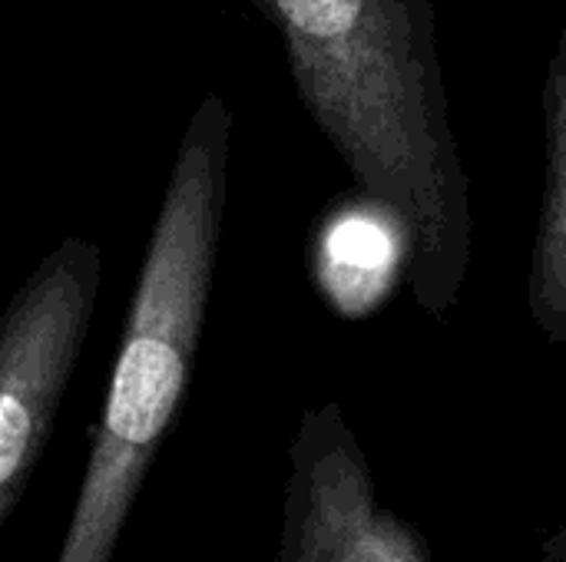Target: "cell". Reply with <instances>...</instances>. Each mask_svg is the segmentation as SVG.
<instances>
[{"label":"cell","instance_id":"3957f363","mask_svg":"<svg viewBox=\"0 0 566 562\" xmlns=\"http://www.w3.org/2000/svg\"><path fill=\"white\" fill-rule=\"evenodd\" d=\"M99 282L103 248L63 238L0 315V530L53 437Z\"/></svg>","mask_w":566,"mask_h":562},{"label":"cell","instance_id":"7a4b0ae2","mask_svg":"<svg viewBox=\"0 0 566 562\" xmlns=\"http://www.w3.org/2000/svg\"><path fill=\"white\" fill-rule=\"evenodd\" d=\"M229 142L232 109L209 93L172 159L56 562H113L139 487L186 401L212 298Z\"/></svg>","mask_w":566,"mask_h":562},{"label":"cell","instance_id":"5b68a950","mask_svg":"<svg viewBox=\"0 0 566 562\" xmlns=\"http://www.w3.org/2000/svg\"><path fill=\"white\" fill-rule=\"evenodd\" d=\"M544 129H547V172L537 238L531 255L527 305L547 344H566V0L560 36L544 83Z\"/></svg>","mask_w":566,"mask_h":562},{"label":"cell","instance_id":"8992f818","mask_svg":"<svg viewBox=\"0 0 566 562\" xmlns=\"http://www.w3.org/2000/svg\"><path fill=\"white\" fill-rule=\"evenodd\" d=\"M544 562H566V507L560 523L554 527V533L544 543Z\"/></svg>","mask_w":566,"mask_h":562},{"label":"cell","instance_id":"277c9868","mask_svg":"<svg viewBox=\"0 0 566 562\" xmlns=\"http://www.w3.org/2000/svg\"><path fill=\"white\" fill-rule=\"evenodd\" d=\"M275 562H431L421 530L378 500L338 401L308 407L292 437Z\"/></svg>","mask_w":566,"mask_h":562},{"label":"cell","instance_id":"6da1fadb","mask_svg":"<svg viewBox=\"0 0 566 562\" xmlns=\"http://www.w3.org/2000/svg\"><path fill=\"white\" fill-rule=\"evenodd\" d=\"M355 185L401 229L415 301L444 318L471 272V189L448 113L438 0H252Z\"/></svg>","mask_w":566,"mask_h":562}]
</instances>
